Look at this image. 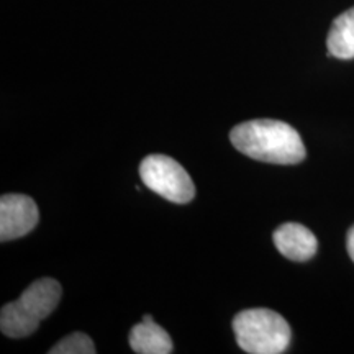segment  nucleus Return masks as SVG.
<instances>
[{"label": "nucleus", "mask_w": 354, "mask_h": 354, "mask_svg": "<svg viewBox=\"0 0 354 354\" xmlns=\"http://www.w3.org/2000/svg\"><path fill=\"white\" fill-rule=\"evenodd\" d=\"M230 140L238 151L271 165H297L307 156L299 131L279 120H251L236 125Z\"/></svg>", "instance_id": "obj_1"}, {"label": "nucleus", "mask_w": 354, "mask_h": 354, "mask_svg": "<svg viewBox=\"0 0 354 354\" xmlns=\"http://www.w3.org/2000/svg\"><path fill=\"white\" fill-rule=\"evenodd\" d=\"M59 282L43 277L26 287L20 299L3 305L0 330L8 338H25L38 330L39 323L57 307L61 300Z\"/></svg>", "instance_id": "obj_2"}, {"label": "nucleus", "mask_w": 354, "mask_h": 354, "mask_svg": "<svg viewBox=\"0 0 354 354\" xmlns=\"http://www.w3.org/2000/svg\"><path fill=\"white\" fill-rule=\"evenodd\" d=\"M236 343L250 354H281L289 346V323L269 308L243 310L233 318Z\"/></svg>", "instance_id": "obj_3"}, {"label": "nucleus", "mask_w": 354, "mask_h": 354, "mask_svg": "<svg viewBox=\"0 0 354 354\" xmlns=\"http://www.w3.org/2000/svg\"><path fill=\"white\" fill-rule=\"evenodd\" d=\"M140 176L153 192L174 203H189L196 196V185L179 162L165 154H151L140 165Z\"/></svg>", "instance_id": "obj_4"}, {"label": "nucleus", "mask_w": 354, "mask_h": 354, "mask_svg": "<svg viewBox=\"0 0 354 354\" xmlns=\"http://www.w3.org/2000/svg\"><path fill=\"white\" fill-rule=\"evenodd\" d=\"M38 207L24 194H3L0 198V241L25 236L38 223Z\"/></svg>", "instance_id": "obj_5"}, {"label": "nucleus", "mask_w": 354, "mask_h": 354, "mask_svg": "<svg viewBox=\"0 0 354 354\" xmlns=\"http://www.w3.org/2000/svg\"><path fill=\"white\" fill-rule=\"evenodd\" d=\"M274 245L282 256L290 261H308L317 253V238L315 234L300 223H284L281 225L272 234Z\"/></svg>", "instance_id": "obj_6"}, {"label": "nucleus", "mask_w": 354, "mask_h": 354, "mask_svg": "<svg viewBox=\"0 0 354 354\" xmlns=\"http://www.w3.org/2000/svg\"><path fill=\"white\" fill-rule=\"evenodd\" d=\"M128 343L138 354H169L172 351L171 336L154 322L136 323L128 336Z\"/></svg>", "instance_id": "obj_7"}, {"label": "nucleus", "mask_w": 354, "mask_h": 354, "mask_svg": "<svg viewBox=\"0 0 354 354\" xmlns=\"http://www.w3.org/2000/svg\"><path fill=\"white\" fill-rule=\"evenodd\" d=\"M328 55L336 59L354 57V7L336 17L326 38Z\"/></svg>", "instance_id": "obj_8"}, {"label": "nucleus", "mask_w": 354, "mask_h": 354, "mask_svg": "<svg viewBox=\"0 0 354 354\" xmlns=\"http://www.w3.org/2000/svg\"><path fill=\"white\" fill-rule=\"evenodd\" d=\"M95 344L86 333H73L56 343L50 349V354H94Z\"/></svg>", "instance_id": "obj_9"}, {"label": "nucleus", "mask_w": 354, "mask_h": 354, "mask_svg": "<svg viewBox=\"0 0 354 354\" xmlns=\"http://www.w3.org/2000/svg\"><path fill=\"white\" fill-rule=\"evenodd\" d=\"M346 248H348V254L349 258L354 261V227H351V230L348 232L346 236Z\"/></svg>", "instance_id": "obj_10"}, {"label": "nucleus", "mask_w": 354, "mask_h": 354, "mask_svg": "<svg viewBox=\"0 0 354 354\" xmlns=\"http://www.w3.org/2000/svg\"><path fill=\"white\" fill-rule=\"evenodd\" d=\"M143 320H145V322H153V317H151V315H145Z\"/></svg>", "instance_id": "obj_11"}]
</instances>
